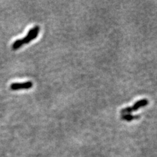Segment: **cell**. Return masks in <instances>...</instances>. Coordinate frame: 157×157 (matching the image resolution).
Returning <instances> with one entry per match:
<instances>
[{"label": "cell", "mask_w": 157, "mask_h": 157, "mask_svg": "<svg viewBox=\"0 0 157 157\" xmlns=\"http://www.w3.org/2000/svg\"><path fill=\"white\" fill-rule=\"evenodd\" d=\"M39 31H40V27L39 26H36L33 28L29 29L27 36H26L23 39H22V41L24 45V44H28L31 41L35 39L37 37Z\"/></svg>", "instance_id": "obj_2"}, {"label": "cell", "mask_w": 157, "mask_h": 157, "mask_svg": "<svg viewBox=\"0 0 157 157\" xmlns=\"http://www.w3.org/2000/svg\"><path fill=\"white\" fill-rule=\"evenodd\" d=\"M148 104H149L148 100L144 98V99H142V100H140L139 101H136L132 107H127L123 108V109H122L121 110V113L122 115L130 114L132 112L138 110L141 107L146 106Z\"/></svg>", "instance_id": "obj_1"}, {"label": "cell", "mask_w": 157, "mask_h": 157, "mask_svg": "<svg viewBox=\"0 0 157 157\" xmlns=\"http://www.w3.org/2000/svg\"><path fill=\"white\" fill-rule=\"evenodd\" d=\"M140 115H133L132 114H123L121 115V119L124 121H132L134 119H140Z\"/></svg>", "instance_id": "obj_4"}, {"label": "cell", "mask_w": 157, "mask_h": 157, "mask_svg": "<svg viewBox=\"0 0 157 157\" xmlns=\"http://www.w3.org/2000/svg\"><path fill=\"white\" fill-rule=\"evenodd\" d=\"M33 86V82L27 81L24 82H13L10 85V88L12 90H19L22 89H29Z\"/></svg>", "instance_id": "obj_3"}, {"label": "cell", "mask_w": 157, "mask_h": 157, "mask_svg": "<svg viewBox=\"0 0 157 157\" xmlns=\"http://www.w3.org/2000/svg\"><path fill=\"white\" fill-rule=\"evenodd\" d=\"M24 45L22 39H18L14 41L12 45V48L13 50H17L19 48H21Z\"/></svg>", "instance_id": "obj_5"}]
</instances>
